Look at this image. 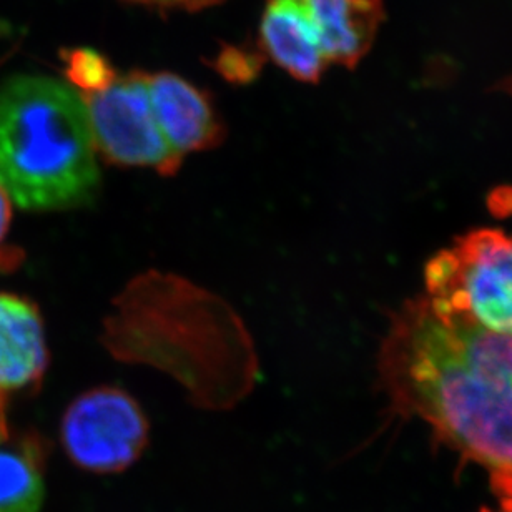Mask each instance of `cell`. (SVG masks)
<instances>
[{"mask_svg": "<svg viewBox=\"0 0 512 512\" xmlns=\"http://www.w3.org/2000/svg\"><path fill=\"white\" fill-rule=\"evenodd\" d=\"M82 95L47 75L0 84V187L30 212L89 207L102 185Z\"/></svg>", "mask_w": 512, "mask_h": 512, "instance_id": "2", "label": "cell"}, {"mask_svg": "<svg viewBox=\"0 0 512 512\" xmlns=\"http://www.w3.org/2000/svg\"><path fill=\"white\" fill-rule=\"evenodd\" d=\"M481 512H512V511H504V509H496V511H491V509H483Z\"/></svg>", "mask_w": 512, "mask_h": 512, "instance_id": "15", "label": "cell"}, {"mask_svg": "<svg viewBox=\"0 0 512 512\" xmlns=\"http://www.w3.org/2000/svg\"><path fill=\"white\" fill-rule=\"evenodd\" d=\"M10 220H12V200L0 187V243L4 242L9 232Z\"/></svg>", "mask_w": 512, "mask_h": 512, "instance_id": "14", "label": "cell"}, {"mask_svg": "<svg viewBox=\"0 0 512 512\" xmlns=\"http://www.w3.org/2000/svg\"><path fill=\"white\" fill-rule=\"evenodd\" d=\"M263 55L255 54L252 50L225 45L220 54L215 57V69L223 79L235 84H248L256 79L263 67Z\"/></svg>", "mask_w": 512, "mask_h": 512, "instance_id": "12", "label": "cell"}, {"mask_svg": "<svg viewBox=\"0 0 512 512\" xmlns=\"http://www.w3.org/2000/svg\"><path fill=\"white\" fill-rule=\"evenodd\" d=\"M260 47L271 62L305 84H318L330 64L303 0H265Z\"/></svg>", "mask_w": 512, "mask_h": 512, "instance_id": "8", "label": "cell"}, {"mask_svg": "<svg viewBox=\"0 0 512 512\" xmlns=\"http://www.w3.org/2000/svg\"><path fill=\"white\" fill-rule=\"evenodd\" d=\"M424 300L441 315L494 333H512V235L479 228L434 255Z\"/></svg>", "mask_w": 512, "mask_h": 512, "instance_id": "3", "label": "cell"}, {"mask_svg": "<svg viewBox=\"0 0 512 512\" xmlns=\"http://www.w3.org/2000/svg\"><path fill=\"white\" fill-rule=\"evenodd\" d=\"M60 436L79 468L97 474L122 473L148 443V421L137 401L114 386L90 389L65 411Z\"/></svg>", "mask_w": 512, "mask_h": 512, "instance_id": "5", "label": "cell"}, {"mask_svg": "<svg viewBox=\"0 0 512 512\" xmlns=\"http://www.w3.org/2000/svg\"><path fill=\"white\" fill-rule=\"evenodd\" d=\"M47 366L49 348L39 308L25 296L0 293V443L10 438V401L39 388Z\"/></svg>", "mask_w": 512, "mask_h": 512, "instance_id": "6", "label": "cell"}, {"mask_svg": "<svg viewBox=\"0 0 512 512\" xmlns=\"http://www.w3.org/2000/svg\"><path fill=\"white\" fill-rule=\"evenodd\" d=\"M147 85L158 127L177 157L223 142L225 127L210 95L172 72L147 74Z\"/></svg>", "mask_w": 512, "mask_h": 512, "instance_id": "7", "label": "cell"}, {"mask_svg": "<svg viewBox=\"0 0 512 512\" xmlns=\"http://www.w3.org/2000/svg\"><path fill=\"white\" fill-rule=\"evenodd\" d=\"M97 153L122 167L177 173L182 158L173 153L153 114L147 74L119 75L107 89L82 97Z\"/></svg>", "mask_w": 512, "mask_h": 512, "instance_id": "4", "label": "cell"}, {"mask_svg": "<svg viewBox=\"0 0 512 512\" xmlns=\"http://www.w3.org/2000/svg\"><path fill=\"white\" fill-rule=\"evenodd\" d=\"M62 59L67 82L82 97L107 89L119 77L110 60L94 49L67 50Z\"/></svg>", "mask_w": 512, "mask_h": 512, "instance_id": "11", "label": "cell"}, {"mask_svg": "<svg viewBox=\"0 0 512 512\" xmlns=\"http://www.w3.org/2000/svg\"><path fill=\"white\" fill-rule=\"evenodd\" d=\"M380 376L391 403L486 469L512 511V333L441 315L421 295L394 315Z\"/></svg>", "mask_w": 512, "mask_h": 512, "instance_id": "1", "label": "cell"}, {"mask_svg": "<svg viewBox=\"0 0 512 512\" xmlns=\"http://www.w3.org/2000/svg\"><path fill=\"white\" fill-rule=\"evenodd\" d=\"M47 443L37 434L0 443V512H40Z\"/></svg>", "mask_w": 512, "mask_h": 512, "instance_id": "10", "label": "cell"}, {"mask_svg": "<svg viewBox=\"0 0 512 512\" xmlns=\"http://www.w3.org/2000/svg\"><path fill=\"white\" fill-rule=\"evenodd\" d=\"M124 2L143 5V7H148V9L197 12V10L208 9V7H213V5L222 4L225 0H124Z\"/></svg>", "mask_w": 512, "mask_h": 512, "instance_id": "13", "label": "cell"}, {"mask_svg": "<svg viewBox=\"0 0 512 512\" xmlns=\"http://www.w3.org/2000/svg\"><path fill=\"white\" fill-rule=\"evenodd\" d=\"M328 62L355 69L384 20L383 0H303Z\"/></svg>", "mask_w": 512, "mask_h": 512, "instance_id": "9", "label": "cell"}]
</instances>
